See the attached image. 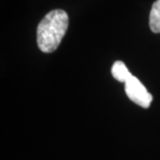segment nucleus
<instances>
[{
	"instance_id": "4",
	"label": "nucleus",
	"mask_w": 160,
	"mask_h": 160,
	"mask_svg": "<svg viewBox=\"0 0 160 160\" xmlns=\"http://www.w3.org/2000/svg\"><path fill=\"white\" fill-rule=\"evenodd\" d=\"M149 28L154 33H160V0L152 5L149 13Z\"/></svg>"
},
{
	"instance_id": "1",
	"label": "nucleus",
	"mask_w": 160,
	"mask_h": 160,
	"mask_svg": "<svg viewBox=\"0 0 160 160\" xmlns=\"http://www.w3.org/2000/svg\"><path fill=\"white\" fill-rule=\"evenodd\" d=\"M69 27V16L62 9L49 12L40 22L37 29V42L40 51L54 52L60 46Z\"/></svg>"
},
{
	"instance_id": "3",
	"label": "nucleus",
	"mask_w": 160,
	"mask_h": 160,
	"mask_svg": "<svg viewBox=\"0 0 160 160\" xmlns=\"http://www.w3.org/2000/svg\"><path fill=\"white\" fill-rule=\"evenodd\" d=\"M111 74L115 79L121 83H126V80L132 76L126 64L121 61L115 62L111 68Z\"/></svg>"
},
{
	"instance_id": "2",
	"label": "nucleus",
	"mask_w": 160,
	"mask_h": 160,
	"mask_svg": "<svg viewBox=\"0 0 160 160\" xmlns=\"http://www.w3.org/2000/svg\"><path fill=\"white\" fill-rule=\"evenodd\" d=\"M125 91L127 97L132 102L144 109H148L152 102L153 96L151 93H149L142 83L132 75L125 83Z\"/></svg>"
}]
</instances>
